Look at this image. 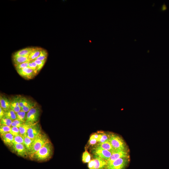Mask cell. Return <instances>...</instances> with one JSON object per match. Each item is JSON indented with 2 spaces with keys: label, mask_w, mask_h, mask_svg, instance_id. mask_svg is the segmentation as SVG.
Returning <instances> with one entry per match:
<instances>
[{
  "label": "cell",
  "mask_w": 169,
  "mask_h": 169,
  "mask_svg": "<svg viewBox=\"0 0 169 169\" xmlns=\"http://www.w3.org/2000/svg\"><path fill=\"white\" fill-rule=\"evenodd\" d=\"M53 153V146L51 142L49 141L31 157L36 161H44L51 158Z\"/></svg>",
  "instance_id": "1"
},
{
  "label": "cell",
  "mask_w": 169,
  "mask_h": 169,
  "mask_svg": "<svg viewBox=\"0 0 169 169\" xmlns=\"http://www.w3.org/2000/svg\"><path fill=\"white\" fill-rule=\"evenodd\" d=\"M49 141L46 135L41 132L34 140L29 155L31 157Z\"/></svg>",
  "instance_id": "2"
},
{
  "label": "cell",
  "mask_w": 169,
  "mask_h": 169,
  "mask_svg": "<svg viewBox=\"0 0 169 169\" xmlns=\"http://www.w3.org/2000/svg\"><path fill=\"white\" fill-rule=\"evenodd\" d=\"M109 141L113 148L115 150L128 149L124 140L117 134L110 133Z\"/></svg>",
  "instance_id": "3"
},
{
  "label": "cell",
  "mask_w": 169,
  "mask_h": 169,
  "mask_svg": "<svg viewBox=\"0 0 169 169\" xmlns=\"http://www.w3.org/2000/svg\"><path fill=\"white\" fill-rule=\"evenodd\" d=\"M130 162V157L121 158L106 165L104 169H125Z\"/></svg>",
  "instance_id": "4"
},
{
  "label": "cell",
  "mask_w": 169,
  "mask_h": 169,
  "mask_svg": "<svg viewBox=\"0 0 169 169\" xmlns=\"http://www.w3.org/2000/svg\"><path fill=\"white\" fill-rule=\"evenodd\" d=\"M40 110L39 108L36 106L27 113L26 120L25 123L33 124L37 123L40 117Z\"/></svg>",
  "instance_id": "5"
},
{
  "label": "cell",
  "mask_w": 169,
  "mask_h": 169,
  "mask_svg": "<svg viewBox=\"0 0 169 169\" xmlns=\"http://www.w3.org/2000/svg\"><path fill=\"white\" fill-rule=\"evenodd\" d=\"M91 151L93 155H97L106 161L109 160L112 155V153L110 151L96 145L92 147Z\"/></svg>",
  "instance_id": "6"
},
{
  "label": "cell",
  "mask_w": 169,
  "mask_h": 169,
  "mask_svg": "<svg viewBox=\"0 0 169 169\" xmlns=\"http://www.w3.org/2000/svg\"><path fill=\"white\" fill-rule=\"evenodd\" d=\"M130 157L129 149L114 150L112 152V155L109 160L106 161V165L121 158Z\"/></svg>",
  "instance_id": "7"
},
{
  "label": "cell",
  "mask_w": 169,
  "mask_h": 169,
  "mask_svg": "<svg viewBox=\"0 0 169 169\" xmlns=\"http://www.w3.org/2000/svg\"><path fill=\"white\" fill-rule=\"evenodd\" d=\"M41 132L40 127L38 123L30 124L26 136L31 139H34Z\"/></svg>",
  "instance_id": "8"
},
{
  "label": "cell",
  "mask_w": 169,
  "mask_h": 169,
  "mask_svg": "<svg viewBox=\"0 0 169 169\" xmlns=\"http://www.w3.org/2000/svg\"><path fill=\"white\" fill-rule=\"evenodd\" d=\"M12 147L14 152L19 156L26 157L29 155L28 150L24 145L14 142Z\"/></svg>",
  "instance_id": "9"
},
{
  "label": "cell",
  "mask_w": 169,
  "mask_h": 169,
  "mask_svg": "<svg viewBox=\"0 0 169 169\" xmlns=\"http://www.w3.org/2000/svg\"><path fill=\"white\" fill-rule=\"evenodd\" d=\"M16 71L20 76L27 80L33 78L36 74L33 69L29 68H26Z\"/></svg>",
  "instance_id": "10"
},
{
  "label": "cell",
  "mask_w": 169,
  "mask_h": 169,
  "mask_svg": "<svg viewBox=\"0 0 169 169\" xmlns=\"http://www.w3.org/2000/svg\"><path fill=\"white\" fill-rule=\"evenodd\" d=\"M35 47H28L16 52L13 54L12 58L19 56H29L34 50Z\"/></svg>",
  "instance_id": "11"
},
{
  "label": "cell",
  "mask_w": 169,
  "mask_h": 169,
  "mask_svg": "<svg viewBox=\"0 0 169 169\" xmlns=\"http://www.w3.org/2000/svg\"><path fill=\"white\" fill-rule=\"evenodd\" d=\"M1 136L4 143L8 146L12 147L14 143V136L10 133L4 134Z\"/></svg>",
  "instance_id": "12"
},
{
  "label": "cell",
  "mask_w": 169,
  "mask_h": 169,
  "mask_svg": "<svg viewBox=\"0 0 169 169\" xmlns=\"http://www.w3.org/2000/svg\"><path fill=\"white\" fill-rule=\"evenodd\" d=\"M93 158L96 162L95 169H104L106 161L95 155H93Z\"/></svg>",
  "instance_id": "13"
},
{
  "label": "cell",
  "mask_w": 169,
  "mask_h": 169,
  "mask_svg": "<svg viewBox=\"0 0 169 169\" xmlns=\"http://www.w3.org/2000/svg\"><path fill=\"white\" fill-rule=\"evenodd\" d=\"M11 104V101L7 97L4 96H1L0 105L5 112L10 108Z\"/></svg>",
  "instance_id": "14"
},
{
  "label": "cell",
  "mask_w": 169,
  "mask_h": 169,
  "mask_svg": "<svg viewBox=\"0 0 169 169\" xmlns=\"http://www.w3.org/2000/svg\"><path fill=\"white\" fill-rule=\"evenodd\" d=\"M29 56H19L12 58V61L14 65H17L25 63H27L30 60Z\"/></svg>",
  "instance_id": "15"
},
{
  "label": "cell",
  "mask_w": 169,
  "mask_h": 169,
  "mask_svg": "<svg viewBox=\"0 0 169 169\" xmlns=\"http://www.w3.org/2000/svg\"><path fill=\"white\" fill-rule=\"evenodd\" d=\"M42 48L35 47L34 50L29 55V58L30 61L35 60L39 56L40 54Z\"/></svg>",
  "instance_id": "16"
},
{
  "label": "cell",
  "mask_w": 169,
  "mask_h": 169,
  "mask_svg": "<svg viewBox=\"0 0 169 169\" xmlns=\"http://www.w3.org/2000/svg\"><path fill=\"white\" fill-rule=\"evenodd\" d=\"M96 145L104 149L110 151L111 153L115 150L111 146L109 141L103 143H98Z\"/></svg>",
  "instance_id": "17"
},
{
  "label": "cell",
  "mask_w": 169,
  "mask_h": 169,
  "mask_svg": "<svg viewBox=\"0 0 169 169\" xmlns=\"http://www.w3.org/2000/svg\"><path fill=\"white\" fill-rule=\"evenodd\" d=\"M101 135V138L98 143H103L109 140L110 133H106L103 131L98 132Z\"/></svg>",
  "instance_id": "18"
},
{
  "label": "cell",
  "mask_w": 169,
  "mask_h": 169,
  "mask_svg": "<svg viewBox=\"0 0 169 169\" xmlns=\"http://www.w3.org/2000/svg\"><path fill=\"white\" fill-rule=\"evenodd\" d=\"M48 56V53L46 50L42 48L39 57L35 60L46 62Z\"/></svg>",
  "instance_id": "19"
},
{
  "label": "cell",
  "mask_w": 169,
  "mask_h": 169,
  "mask_svg": "<svg viewBox=\"0 0 169 169\" xmlns=\"http://www.w3.org/2000/svg\"><path fill=\"white\" fill-rule=\"evenodd\" d=\"M12 121L17 119L16 113L10 108L7 111L5 112V116Z\"/></svg>",
  "instance_id": "20"
},
{
  "label": "cell",
  "mask_w": 169,
  "mask_h": 169,
  "mask_svg": "<svg viewBox=\"0 0 169 169\" xmlns=\"http://www.w3.org/2000/svg\"><path fill=\"white\" fill-rule=\"evenodd\" d=\"M30 125L25 123L19 128L20 135L23 137L26 136L27 130Z\"/></svg>",
  "instance_id": "21"
},
{
  "label": "cell",
  "mask_w": 169,
  "mask_h": 169,
  "mask_svg": "<svg viewBox=\"0 0 169 169\" xmlns=\"http://www.w3.org/2000/svg\"><path fill=\"white\" fill-rule=\"evenodd\" d=\"M17 119L25 123L26 120L27 113L21 110L16 113Z\"/></svg>",
  "instance_id": "22"
},
{
  "label": "cell",
  "mask_w": 169,
  "mask_h": 169,
  "mask_svg": "<svg viewBox=\"0 0 169 169\" xmlns=\"http://www.w3.org/2000/svg\"><path fill=\"white\" fill-rule=\"evenodd\" d=\"M25 145L29 153L30 152L32 144L34 139H32L28 137L27 136L24 137Z\"/></svg>",
  "instance_id": "23"
},
{
  "label": "cell",
  "mask_w": 169,
  "mask_h": 169,
  "mask_svg": "<svg viewBox=\"0 0 169 169\" xmlns=\"http://www.w3.org/2000/svg\"><path fill=\"white\" fill-rule=\"evenodd\" d=\"M36 106V103L30 100L28 103L21 108V110L27 113L31 109Z\"/></svg>",
  "instance_id": "24"
},
{
  "label": "cell",
  "mask_w": 169,
  "mask_h": 169,
  "mask_svg": "<svg viewBox=\"0 0 169 169\" xmlns=\"http://www.w3.org/2000/svg\"><path fill=\"white\" fill-rule=\"evenodd\" d=\"M21 96H14L11 101V107H16L20 106V101Z\"/></svg>",
  "instance_id": "25"
},
{
  "label": "cell",
  "mask_w": 169,
  "mask_h": 169,
  "mask_svg": "<svg viewBox=\"0 0 169 169\" xmlns=\"http://www.w3.org/2000/svg\"><path fill=\"white\" fill-rule=\"evenodd\" d=\"M12 122V120L4 116L1 120V125H4L11 128Z\"/></svg>",
  "instance_id": "26"
},
{
  "label": "cell",
  "mask_w": 169,
  "mask_h": 169,
  "mask_svg": "<svg viewBox=\"0 0 169 169\" xmlns=\"http://www.w3.org/2000/svg\"><path fill=\"white\" fill-rule=\"evenodd\" d=\"M91 160V156L90 154L86 150L83 153L82 156V161L83 163H88Z\"/></svg>",
  "instance_id": "27"
},
{
  "label": "cell",
  "mask_w": 169,
  "mask_h": 169,
  "mask_svg": "<svg viewBox=\"0 0 169 169\" xmlns=\"http://www.w3.org/2000/svg\"><path fill=\"white\" fill-rule=\"evenodd\" d=\"M29 67L33 69L37 74L38 72V67L34 60L28 62Z\"/></svg>",
  "instance_id": "28"
},
{
  "label": "cell",
  "mask_w": 169,
  "mask_h": 169,
  "mask_svg": "<svg viewBox=\"0 0 169 169\" xmlns=\"http://www.w3.org/2000/svg\"><path fill=\"white\" fill-rule=\"evenodd\" d=\"M11 128L8 126L4 125H1L0 126V133L1 135L10 133L11 131Z\"/></svg>",
  "instance_id": "29"
},
{
  "label": "cell",
  "mask_w": 169,
  "mask_h": 169,
  "mask_svg": "<svg viewBox=\"0 0 169 169\" xmlns=\"http://www.w3.org/2000/svg\"><path fill=\"white\" fill-rule=\"evenodd\" d=\"M14 142L17 143L25 145L24 138L20 135L14 137Z\"/></svg>",
  "instance_id": "30"
},
{
  "label": "cell",
  "mask_w": 169,
  "mask_h": 169,
  "mask_svg": "<svg viewBox=\"0 0 169 169\" xmlns=\"http://www.w3.org/2000/svg\"><path fill=\"white\" fill-rule=\"evenodd\" d=\"M30 100L26 97L21 96L20 101V106L21 108L25 106L29 101Z\"/></svg>",
  "instance_id": "31"
},
{
  "label": "cell",
  "mask_w": 169,
  "mask_h": 169,
  "mask_svg": "<svg viewBox=\"0 0 169 169\" xmlns=\"http://www.w3.org/2000/svg\"><path fill=\"white\" fill-rule=\"evenodd\" d=\"M10 133L14 137L20 135L19 129L18 128L16 127H11V131Z\"/></svg>",
  "instance_id": "32"
},
{
  "label": "cell",
  "mask_w": 169,
  "mask_h": 169,
  "mask_svg": "<svg viewBox=\"0 0 169 169\" xmlns=\"http://www.w3.org/2000/svg\"><path fill=\"white\" fill-rule=\"evenodd\" d=\"M14 66L16 70L26 68H29L28 62L25 63Z\"/></svg>",
  "instance_id": "33"
},
{
  "label": "cell",
  "mask_w": 169,
  "mask_h": 169,
  "mask_svg": "<svg viewBox=\"0 0 169 169\" xmlns=\"http://www.w3.org/2000/svg\"><path fill=\"white\" fill-rule=\"evenodd\" d=\"M24 123H25L16 119L14 121H13L11 125V127H16L19 128Z\"/></svg>",
  "instance_id": "34"
},
{
  "label": "cell",
  "mask_w": 169,
  "mask_h": 169,
  "mask_svg": "<svg viewBox=\"0 0 169 169\" xmlns=\"http://www.w3.org/2000/svg\"><path fill=\"white\" fill-rule=\"evenodd\" d=\"M34 61L38 67V72H39L43 67L46 62L38 60Z\"/></svg>",
  "instance_id": "35"
},
{
  "label": "cell",
  "mask_w": 169,
  "mask_h": 169,
  "mask_svg": "<svg viewBox=\"0 0 169 169\" xmlns=\"http://www.w3.org/2000/svg\"><path fill=\"white\" fill-rule=\"evenodd\" d=\"M88 166L90 169H95L96 162L93 159L88 162Z\"/></svg>",
  "instance_id": "36"
},
{
  "label": "cell",
  "mask_w": 169,
  "mask_h": 169,
  "mask_svg": "<svg viewBox=\"0 0 169 169\" xmlns=\"http://www.w3.org/2000/svg\"><path fill=\"white\" fill-rule=\"evenodd\" d=\"M97 140L95 138H90L88 141V145L93 147L96 145L98 143Z\"/></svg>",
  "instance_id": "37"
},
{
  "label": "cell",
  "mask_w": 169,
  "mask_h": 169,
  "mask_svg": "<svg viewBox=\"0 0 169 169\" xmlns=\"http://www.w3.org/2000/svg\"><path fill=\"white\" fill-rule=\"evenodd\" d=\"M5 111L1 107H0V120H1L5 116Z\"/></svg>",
  "instance_id": "38"
},
{
  "label": "cell",
  "mask_w": 169,
  "mask_h": 169,
  "mask_svg": "<svg viewBox=\"0 0 169 169\" xmlns=\"http://www.w3.org/2000/svg\"><path fill=\"white\" fill-rule=\"evenodd\" d=\"M167 8L166 5L164 3L162 6L161 8V11H165L167 10Z\"/></svg>",
  "instance_id": "39"
}]
</instances>
